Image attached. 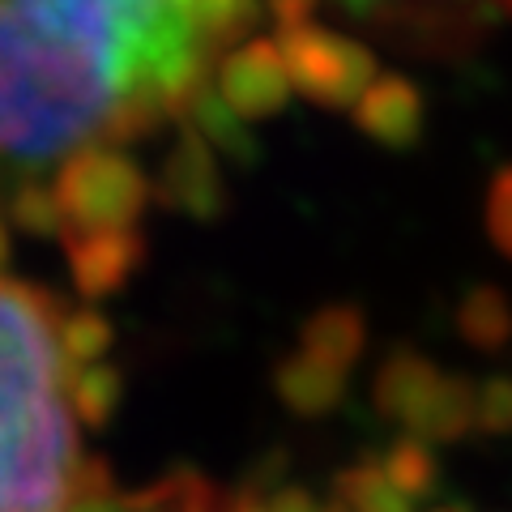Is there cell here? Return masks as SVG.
Here are the masks:
<instances>
[{
	"instance_id": "30bf717a",
	"label": "cell",
	"mask_w": 512,
	"mask_h": 512,
	"mask_svg": "<svg viewBox=\"0 0 512 512\" xmlns=\"http://www.w3.org/2000/svg\"><path fill=\"white\" fill-rule=\"evenodd\" d=\"M384 478L406 495V500H423V495H431L440 487V461L436 453H431V444L419 440V436H402L389 453H384L380 461Z\"/></svg>"
},
{
	"instance_id": "6da1fadb",
	"label": "cell",
	"mask_w": 512,
	"mask_h": 512,
	"mask_svg": "<svg viewBox=\"0 0 512 512\" xmlns=\"http://www.w3.org/2000/svg\"><path fill=\"white\" fill-rule=\"evenodd\" d=\"M269 39L265 0H0V214L52 244L82 295L133 274L158 205L146 154L201 205L210 137L239 60Z\"/></svg>"
},
{
	"instance_id": "ba28073f",
	"label": "cell",
	"mask_w": 512,
	"mask_h": 512,
	"mask_svg": "<svg viewBox=\"0 0 512 512\" xmlns=\"http://www.w3.org/2000/svg\"><path fill=\"white\" fill-rule=\"evenodd\" d=\"M470 431H474V384L466 376H440V389L431 397L414 436L427 444H457Z\"/></svg>"
},
{
	"instance_id": "e0dca14e",
	"label": "cell",
	"mask_w": 512,
	"mask_h": 512,
	"mask_svg": "<svg viewBox=\"0 0 512 512\" xmlns=\"http://www.w3.org/2000/svg\"><path fill=\"white\" fill-rule=\"evenodd\" d=\"M431 512H470L466 504H440V508H431Z\"/></svg>"
},
{
	"instance_id": "52a82bcc",
	"label": "cell",
	"mask_w": 512,
	"mask_h": 512,
	"mask_svg": "<svg viewBox=\"0 0 512 512\" xmlns=\"http://www.w3.org/2000/svg\"><path fill=\"white\" fill-rule=\"evenodd\" d=\"M303 350L333 372H346L363 350V316L355 308H325L303 329Z\"/></svg>"
},
{
	"instance_id": "4fadbf2b",
	"label": "cell",
	"mask_w": 512,
	"mask_h": 512,
	"mask_svg": "<svg viewBox=\"0 0 512 512\" xmlns=\"http://www.w3.org/2000/svg\"><path fill=\"white\" fill-rule=\"evenodd\" d=\"M487 222H491V235L508 256H512V175H504L500 184L491 192V210H487Z\"/></svg>"
},
{
	"instance_id": "5b68a950",
	"label": "cell",
	"mask_w": 512,
	"mask_h": 512,
	"mask_svg": "<svg viewBox=\"0 0 512 512\" xmlns=\"http://www.w3.org/2000/svg\"><path fill=\"white\" fill-rule=\"evenodd\" d=\"M440 376L444 372H436L423 355L402 350V355H393L376 372V384H372L376 410L384 414V419H397V423H406L410 431H419L431 397H436V389H440Z\"/></svg>"
},
{
	"instance_id": "2e32d148",
	"label": "cell",
	"mask_w": 512,
	"mask_h": 512,
	"mask_svg": "<svg viewBox=\"0 0 512 512\" xmlns=\"http://www.w3.org/2000/svg\"><path fill=\"white\" fill-rule=\"evenodd\" d=\"M9 252V222H5V214H0V256Z\"/></svg>"
},
{
	"instance_id": "9c48e42d",
	"label": "cell",
	"mask_w": 512,
	"mask_h": 512,
	"mask_svg": "<svg viewBox=\"0 0 512 512\" xmlns=\"http://www.w3.org/2000/svg\"><path fill=\"white\" fill-rule=\"evenodd\" d=\"M333 495L346 512H414V500L397 491L376 461H355L333 478Z\"/></svg>"
},
{
	"instance_id": "8992f818",
	"label": "cell",
	"mask_w": 512,
	"mask_h": 512,
	"mask_svg": "<svg viewBox=\"0 0 512 512\" xmlns=\"http://www.w3.org/2000/svg\"><path fill=\"white\" fill-rule=\"evenodd\" d=\"M274 384H278V397L286 406H291L295 414H312V419L316 414H329L346 393V376L333 372V367H325V363L308 359V355L286 359L278 367Z\"/></svg>"
},
{
	"instance_id": "3957f363",
	"label": "cell",
	"mask_w": 512,
	"mask_h": 512,
	"mask_svg": "<svg viewBox=\"0 0 512 512\" xmlns=\"http://www.w3.org/2000/svg\"><path fill=\"white\" fill-rule=\"evenodd\" d=\"M269 35L329 26L402 56H461L512 18V0H265Z\"/></svg>"
},
{
	"instance_id": "8fae6325",
	"label": "cell",
	"mask_w": 512,
	"mask_h": 512,
	"mask_svg": "<svg viewBox=\"0 0 512 512\" xmlns=\"http://www.w3.org/2000/svg\"><path fill=\"white\" fill-rule=\"evenodd\" d=\"M461 333L466 342L478 346V350H500L508 338H512V308L500 291H474L466 303H461Z\"/></svg>"
},
{
	"instance_id": "9a60e30c",
	"label": "cell",
	"mask_w": 512,
	"mask_h": 512,
	"mask_svg": "<svg viewBox=\"0 0 512 512\" xmlns=\"http://www.w3.org/2000/svg\"><path fill=\"white\" fill-rule=\"evenodd\" d=\"M222 512H269V500H261V491H235L231 500H222Z\"/></svg>"
},
{
	"instance_id": "7c38bea8",
	"label": "cell",
	"mask_w": 512,
	"mask_h": 512,
	"mask_svg": "<svg viewBox=\"0 0 512 512\" xmlns=\"http://www.w3.org/2000/svg\"><path fill=\"white\" fill-rule=\"evenodd\" d=\"M474 427L487 436H512V376H491L474 389Z\"/></svg>"
},
{
	"instance_id": "7a4b0ae2",
	"label": "cell",
	"mask_w": 512,
	"mask_h": 512,
	"mask_svg": "<svg viewBox=\"0 0 512 512\" xmlns=\"http://www.w3.org/2000/svg\"><path fill=\"white\" fill-rule=\"evenodd\" d=\"M107 320L0 269V512H64L103 461L86 431L116 406Z\"/></svg>"
},
{
	"instance_id": "277c9868",
	"label": "cell",
	"mask_w": 512,
	"mask_h": 512,
	"mask_svg": "<svg viewBox=\"0 0 512 512\" xmlns=\"http://www.w3.org/2000/svg\"><path fill=\"white\" fill-rule=\"evenodd\" d=\"M64 512H222V495L197 470H171L146 487H120L111 470L99 466Z\"/></svg>"
},
{
	"instance_id": "5bb4252c",
	"label": "cell",
	"mask_w": 512,
	"mask_h": 512,
	"mask_svg": "<svg viewBox=\"0 0 512 512\" xmlns=\"http://www.w3.org/2000/svg\"><path fill=\"white\" fill-rule=\"evenodd\" d=\"M269 512H320V504L303 487H282L274 500H269Z\"/></svg>"
},
{
	"instance_id": "ac0fdd59",
	"label": "cell",
	"mask_w": 512,
	"mask_h": 512,
	"mask_svg": "<svg viewBox=\"0 0 512 512\" xmlns=\"http://www.w3.org/2000/svg\"><path fill=\"white\" fill-rule=\"evenodd\" d=\"M320 512H346L342 504H329V508H320Z\"/></svg>"
}]
</instances>
